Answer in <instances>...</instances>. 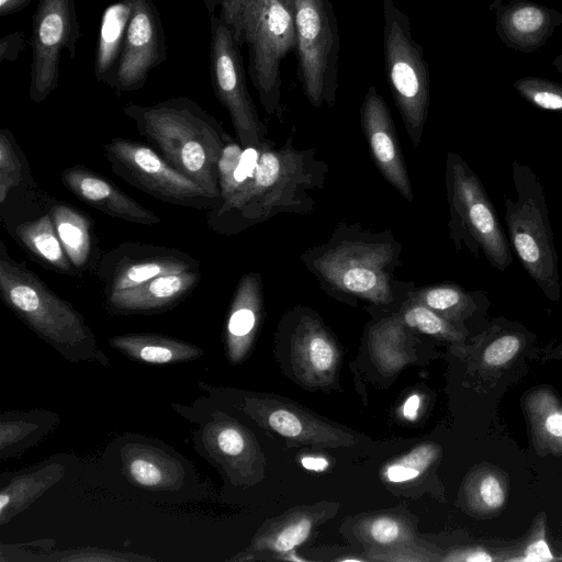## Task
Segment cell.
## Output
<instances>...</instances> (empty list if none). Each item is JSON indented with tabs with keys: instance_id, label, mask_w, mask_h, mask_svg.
<instances>
[{
	"instance_id": "obj_1",
	"label": "cell",
	"mask_w": 562,
	"mask_h": 562,
	"mask_svg": "<svg viewBox=\"0 0 562 562\" xmlns=\"http://www.w3.org/2000/svg\"><path fill=\"white\" fill-rule=\"evenodd\" d=\"M123 113L172 167L222 200L220 161L232 138L214 116L187 97L127 103Z\"/></svg>"
},
{
	"instance_id": "obj_2",
	"label": "cell",
	"mask_w": 562,
	"mask_h": 562,
	"mask_svg": "<svg viewBox=\"0 0 562 562\" xmlns=\"http://www.w3.org/2000/svg\"><path fill=\"white\" fill-rule=\"evenodd\" d=\"M257 150L252 171L206 214L220 234H236L280 211H304L306 190L316 180L312 154L293 148L291 139L278 148L265 142Z\"/></svg>"
},
{
	"instance_id": "obj_3",
	"label": "cell",
	"mask_w": 562,
	"mask_h": 562,
	"mask_svg": "<svg viewBox=\"0 0 562 562\" xmlns=\"http://www.w3.org/2000/svg\"><path fill=\"white\" fill-rule=\"evenodd\" d=\"M516 200L505 195V223L510 244L525 271L551 301H559L561 282L553 231L542 183L525 164L510 165Z\"/></svg>"
},
{
	"instance_id": "obj_4",
	"label": "cell",
	"mask_w": 562,
	"mask_h": 562,
	"mask_svg": "<svg viewBox=\"0 0 562 562\" xmlns=\"http://www.w3.org/2000/svg\"><path fill=\"white\" fill-rule=\"evenodd\" d=\"M226 23L238 45L247 44L252 85L265 111L273 114L281 95V60L296 46L294 9L282 0H240Z\"/></svg>"
},
{
	"instance_id": "obj_5",
	"label": "cell",
	"mask_w": 562,
	"mask_h": 562,
	"mask_svg": "<svg viewBox=\"0 0 562 562\" xmlns=\"http://www.w3.org/2000/svg\"><path fill=\"white\" fill-rule=\"evenodd\" d=\"M398 252L392 237L336 234L328 244L314 250L308 260L311 270L335 290L385 304L393 297L391 272Z\"/></svg>"
},
{
	"instance_id": "obj_6",
	"label": "cell",
	"mask_w": 562,
	"mask_h": 562,
	"mask_svg": "<svg viewBox=\"0 0 562 562\" xmlns=\"http://www.w3.org/2000/svg\"><path fill=\"white\" fill-rule=\"evenodd\" d=\"M446 187L456 247L463 245L492 268L505 271L513 263L509 241L482 181L457 153L447 156Z\"/></svg>"
},
{
	"instance_id": "obj_7",
	"label": "cell",
	"mask_w": 562,
	"mask_h": 562,
	"mask_svg": "<svg viewBox=\"0 0 562 562\" xmlns=\"http://www.w3.org/2000/svg\"><path fill=\"white\" fill-rule=\"evenodd\" d=\"M383 54L390 88L415 147L420 143L429 108V68L413 38L408 15L393 0H382Z\"/></svg>"
},
{
	"instance_id": "obj_8",
	"label": "cell",
	"mask_w": 562,
	"mask_h": 562,
	"mask_svg": "<svg viewBox=\"0 0 562 562\" xmlns=\"http://www.w3.org/2000/svg\"><path fill=\"white\" fill-rule=\"evenodd\" d=\"M0 294L16 315L54 341L69 344L89 336L81 315L58 296L24 262L15 261L0 243Z\"/></svg>"
},
{
	"instance_id": "obj_9",
	"label": "cell",
	"mask_w": 562,
	"mask_h": 562,
	"mask_svg": "<svg viewBox=\"0 0 562 562\" xmlns=\"http://www.w3.org/2000/svg\"><path fill=\"white\" fill-rule=\"evenodd\" d=\"M299 71L303 90L316 108L335 103L339 34L330 0H294Z\"/></svg>"
},
{
	"instance_id": "obj_10",
	"label": "cell",
	"mask_w": 562,
	"mask_h": 562,
	"mask_svg": "<svg viewBox=\"0 0 562 562\" xmlns=\"http://www.w3.org/2000/svg\"><path fill=\"white\" fill-rule=\"evenodd\" d=\"M102 147L116 176L157 200L196 210H213L222 202L145 143L115 137Z\"/></svg>"
},
{
	"instance_id": "obj_11",
	"label": "cell",
	"mask_w": 562,
	"mask_h": 562,
	"mask_svg": "<svg viewBox=\"0 0 562 562\" xmlns=\"http://www.w3.org/2000/svg\"><path fill=\"white\" fill-rule=\"evenodd\" d=\"M210 74L213 90L229 114L243 148H259L266 127L248 92L243 59L233 31L223 18H211Z\"/></svg>"
},
{
	"instance_id": "obj_12",
	"label": "cell",
	"mask_w": 562,
	"mask_h": 562,
	"mask_svg": "<svg viewBox=\"0 0 562 562\" xmlns=\"http://www.w3.org/2000/svg\"><path fill=\"white\" fill-rule=\"evenodd\" d=\"M80 37L75 0H38L32 20V64L29 95L44 101L58 86L64 50L75 57Z\"/></svg>"
},
{
	"instance_id": "obj_13",
	"label": "cell",
	"mask_w": 562,
	"mask_h": 562,
	"mask_svg": "<svg viewBox=\"0 0 562 562\" xmlns=\"http://www.w3.org/2000/svg\"><path fill=\"white\" fill-rule=\"evenodd\" d=\"M192 270H200V261L188 252L136 241H124L103 252L95 268L104 294Z\"/></svg>"
},
{
	"instance_id": "obj_14",
	"label": "cell",
	"mask_w": 562,
	"mask_h": 562,
	"mask_svg": "<svg viewBox=\"0 0 562 562\" xmlns=\"http://www.w3.org/2000/svg\"><path fill=\"white\" fill-rule=\"evenodd\" d=\"M167 57L160 15L151 0H135L122 52L108 86L121 92L144 87Z\"/></svg>"
},
{
	"instance_id": "obj_15",
	"label": "cell",
	"mask_w": 562,
	"mask_h": 562,
	"mask_svg": "<svg viewBox=\"0 0 562 562\" xmlns=\"http://www.w3.org/2000/svg\"><path fill=\"white\" fill-rule=\"evenodd\" d=\"M54 198L34 180L25 154L9 128L0 131V217L9 229L46 213Z\"/></svg>"
},
{
	"instance_id": "obj_16",
	"label": "cell",
	"mask_w": 562,
	"mask_h": 562,
	"mask_svg": "<svg viewBox=\"0 0 562 562\" xmlns=\"http://www.w3.org/2000/svg\"><path fill=\"white\" fill-rule=\"evenodd\" d=\"M490 9L498 38L507 48L520 53L538 50L562 25V12L531 0H494Z\"/></svg>"
},
{
	"instance_id": "obj_17",
	"label": "cell",
	"mask_w": 562,
	"mask_h": 562,
	"mask_svg": "<svg viewBox=\"0 0 562 562\" xmlns=\"http://www.w3.org/2000/svg\"><path fill=\"white\" fill-rule=\"evenodd\" d=\"M361 125L372 158L384 178L408 201L413 191L392 116L374 86L369 87L360 110Z\"/></svg>"
},
{
	"instance_id": "obj_18",
	"label": "cell",
	"mask_w": 562,
	"mask_h": 562,
	"mask_svg": "<svg viewBox=\"0 0 562 562\" xmlns=\"http://www.w3.org/2000/svg\"><path fill=\"white\" fill-rule=\"evenodd\" d=\"M63 186L78 200L102 213L140 225L160 224V217L144 207L102 175L75 165L61 172Z\"/></svg>"
},
{
	"instance_id": "obj_19",
	"label": "cell",
	"mask_w": 562,
	"mask_h": 562,
	"mask_svg": "<svg viewBox=\"0 0 562 562\" xmlns=\"http://www.w3.org/2000/svg\"><path fill=\"white\" fill-rule=\"evenodd\" d=\"M200 270L165 274L139 285L105 295V305L115 313L159 311L183 300L201 280Z\"/></svg>"
},
{
	"instance_id": "obj_20",
	"label": "cell",
	"mask_w": 562,
	"mask_h": 562,
	"mask_svg": "<svg viewBox=\"0 0 562 562\" xmlns=\"http://www.w3.org/2000/svg\"><path fill=\"white\" fill-rule=\"evenodd\" d=\"M49 212L61 245L74 267L81 274L97 268L101 255L92 220L83 211L56 199Z\"/></svg>"
},
{
	"instance_id": "obj_21",
	"label": "cell",
	"mask_w": 562,
	"mask_h": 562,
	"mask_svg": "<svg viewBox=\"0 0 562 562\" xmlns=\"http://www.w3.org/2000/svg\"><path fill=\"white\" fill-rule=\"evenodd\" d=\"M8 231L16 243L42 266L60 274L81 276L61 245L49 210L35 218L15 224Z\"/></svg>"
},
{
	"instance_id": "obj_22",
	"label": "cell",
	"mask_w": 562,
	"mask_h": 562,
	"mask_svg": "<svg viewBox=\"0 0 562 562\" xmlns=\"http://www.w3.org/2000/svg\"><path fill=\"white\" fill-rule=\"evenodd\" d=\"M522 407L535 449L540 456L562 457V402L549 389L525 395Z\"/></svg>"
},
{
	"instance_id": "obj_23",
	"label": "cell",
	"mask_w": 562,
	"mask_h": 562,
	"mask_svg": "<svg viewBox=\"0 0 562 562\" xmlns=\"http://www.w3.org/2000/svg\"><path fill=\"white\" fill-rule=\"evenodd\" d=\"M135 0H120L109 5L101 19L95 49L94 74L97 80L109 85L122 52L127 25Z\"/></svg>"
},
{
	"instance_id": "obj_24",
	"label": "cell",
	"mask_w": 562,
	"mask_h": 562,
	"mask_svg": "<svg viewBox=\"0 0 562 562\" xmlns=\"http://www.w3.org/2000/svg\"><path fill=\"white\" fill-rule=\"evenodd\" d=\"M416 300L454 325L461 324L490 305L484 292H469L456 283L423 288L417 293Z\"/></svg>"
},
{
	"instance_id": "obj_25",
	"label": "cell",
	"mask_w": 562,
	"mask_h": 562,
	"mask_svg": "<svg viewBox=\"0 0 562 562\" xmlns=\"http://www.w3.org/2000/svg\"><path fill=\"white\" fill-rule=\"evenodd\" d=\"M467 496L475 514L487 518L496 516L507 502V479L496 468H480L468 482Z\"/></svg>"
},
{
	"instance_id": "obj_26",
	"label": "cell",
	"mask_w": 562,
	"mask_h": 562,
	"mask_svg": "<svg viewBox=\"0 0 562 562\" xmlns=\"http://www.w3.org/2000/svg\"><path fill=\"white\" fill-rule=\"evenodd\" d=\"M527 344V333L522 329L504 328L501 323L487 333V344L482 351V362L487 369H503L520 355Z\"/></svg>"
},
{
	"instance_id": "obj_27",
	"label": "cell",
	"mask_w": 562,
	"mask_h": 562,
	"mask_svg": "<svg viewBox=\"0 0 562 562\" xmlns=\"http://www.w3.org/2000/svg\"><path fill=\"white\" fill-rule=\"evenodd\" d=\"M403 319L407 326L431 336L461 340L465 335L463 328H459L417 300L407 306Z\"/></svg>"
},
{
	"instance_id": "obj_28",
	"label": "cell",
	"mask_w": 562,
	"mask_h": 562,
	"mask_svg": "<svg viewBox=\"0 0 562 562\" xmlns=\"http://www.w3.org/2000/svg\"><path fill=\"white\" fill-rule=\"evenodd\" d=\"M514 89L533 106L562 114V85L547 78L527 76L515 80Z\"/></svg>"
},
{
	"instance_id": "obj_29",
	"label": "cell",
	"mask_w": 562,
	"mask_h": 562,
	"mask_svg": "<svg viewBox=\"0 0 562 562\" xmlns=\"http://www.w3.org/2000/svg\"><path fill=\"white\" fill-rule=\"evenodd\" d=\"M436 458V448L423 446L400 461L391 464L385 470V476L390 482L402 483L417 477Z\"/></svg>"
},
{
	"instance_id": "obj_30",
	"label": "cell",
	"mask_w": 562,
	"mask_h": 562,
	"mask_svg": "<svg viewBox=\"0 0 562 562\" xmlns=\"http://www.w3.org/2000/svg\"><path fill=\"white\" fill-rule=\"evenodd\" d=\"M311 325L312 323H308L305 330L308 360L315 370L327 371L335 361V350L323 333Z\"/></svg>"
},
{
	"instance_id": "obj_31",
	"label": "cell",
	"mask_w": 562,
	"mask_h": 562,
	"mask_svg": "<svg viewBox=\"0 0 562 562\" xmlns=\"http://www.w3.org/2000/svg\"><path fill=\"white\" fill-rule=\"evenodd\" d=\"M536 526L532 527L531 532L522 549V557L520 561H550L553 555L549 549L546 540V516L543 514L535 520Z\"/></svg>"
},
{
	"instance_id": "obj_32",
	"label": "cell",
	"mask_w": 562,
	"mask_h": 562,
	"mask_svg": "<svg viewBox=\"0 0 562 562\" xmlns=\"http://www.w3.org/2000/svg\"><path fill=\"white\" fill-rule=\"evenodd\" d=\"M310 519H301L284 528L274 540V549L279 552H289L306 540L311 532Z\"/></svg>"
},
{
	"instance_id": "obj_33",
	"label": "cell",
	"mask_w": 562,
	"mask_h": 562,
	"mask_svg": "<svg viewBox=\"0 0 562 562\" xmlns=\"http://www.w3.org/2000/svg\"><path fill=\"white\" fill-rule=\"evenodd\" d=\"M270 427L286 438H295L301 435L303 426L296 415L285 409H277L268 418Z\"/></svg>"
},
{
	"instance_id": "obj_34",
	"label": "cell",
	"mask_w": 562,
	"mask_h": 562,
	"mask_svg": "<svg viewBox=\"0 0 562 562\" xmlns=\"http://www.w3.org/2000/svg\"><path fill=\"white\" fill-rule=\"evenodd\" d=\"M133 479L145 486L157 485L161 481V471L153 462L136 459L130 464Z\"/></svg>"
},
{
	"instance_id": "obj_35",
	"label": "cell",
	"mask_w": 562,
	"mask_h": 562,
	"mask_svg": "<svg viewBox=\"0 0 562 562\" xmlns=\"http://www.w3.org/2000/svg\"><path fill=\"white\" fill-rule=\"evenodd\" d=\"M401 533L400 525L390 518H379L372 522L370 535L374 541L387 544L395 541Z\"/></svg>"
},
{
	"instance_id": "obj_36",
	"label": "cell",
	"mask_w": 562,
	"mask_h": 562,
	"mask_svg": "<svg viewBox=\"0 0 562 562\" xmlns=\"http://www.w3.org/2000/svg\"><path fill=\"white\" fill-rule=\"evenodd\" d=\"M25 46V37L22 32H14L0 41V60L13 61Z\"/></svg>"
},
{
	"instance_id": "obj_37",
	"label": "cell",
	"mask_w": 562,
	"mask_h": 562,
	"mask_svg": "<svg viewBox=\"0 0 562 562\" xmlns=\"http://www.w3.org/2000/svg\"><path fill=\"white\" fill-rule=\"evenodd\" d=\"M220 449L229 456H237L244 449V438L239 431L233 428L222 430L217 437Z\"/></svg>"
},
{
	"instance_id": "obj_38",
	"label": "cell",
	"mask_w": 562,
	"mask_h": 562,
	"mask_svg": "<svg viewBox=\"0 0 562 562\" xmlns=\"http://www.w3.org/2000/svg\"><path fill=\"white\" fill-rule=\"evenodd\" d=\"M449 560L465 562H490L497 559L483 548H471L458 552L453 558H449Z\"/></svg>"
},
{
	"instance_id": "obj_39",
	"label": "cell",
	"mask_w": 562,
	"mask_h": 562,
	"mask_svg": "<svg viewBox=\"0 0 562 562\" xmlns=\"http://www.w3.org/2000/svg\"><path fill=\"white\" fill-rule=\"evenodd\" d=\"M31 0H0V16L21 11L30 4Z\"/></svg>"
},
{
	"instance_id": "obj_40",
	"label": "cell",
	"mask_w": 562,
	"mask_h": 562,
	"mask_svg": "<svg viewBox=\"0 0 562 562\" xmlns=\"http://www.w3.org/2000/svg\"><path fill=\"white\" fill-rule=\"evenodd\" d=\"M420 406V397L417 394L409 396L403 405V415L409 420H415Z\"/></svg>"
},
{
	"instance_id": "obj_41",
	"label": "cell",
	"mask_w": 562,
	"mask_h": 562,
	"mask_svg": "<svg viewBox=\"0 0 562 562\" xmlns=\"http://www.w3.org/2000/svg\"><path fill=\"white\" fill-rule=\"evenodd\" d=\"M301 463L303 468L316 472L324 471L325 469L328 468V461L323 457L307 456L302 458Z\"/></svg>"
},
{
	"instance_id": "obj_42",
	"label": "cell",
	"mask_w": 562,
	"mask_h": 562,
	"mask_svg": "<svg viewBox=\"0 0 562 562\" xmlns=\"http://www.w3.org/2000/svg\"><path fill=\"white\" fill-rule=\"evenodd\" d=\"M239 0H222L223 4V19L227 20L233 13Z\"/></svg>"
},
{
	"instance_id": "obj_43",
	"label": "cell",
	"mask_w": 562,
	"mask_h": 562,
	"mask_svg": "<svg viewBox=\"0 0 562 562\" xmlns=\"http://www.w3.org/2000/svg\"><path fill=\"white\" fill-rule=\"evenodd\" d=\"M553 67L559 74H562V53L559 54L552 61Z\"/></svg>"
},
{
	"instance_id": "obj_44",
	"label": "cell",
	"mask_w": 562,
	"mask_h": 562,
	"mask_svg": "<svg viewBox=\"0 0 562 562\" xmlns=\"http://www.w3.org/2000/svg\"><path fill=\"white\" fill-rule=\"evenodd\" d=\"M549 358L562 359V344L554 348L550 353Z\"/></svg>"
},
{
	"instance_id": "obj_45",
	"label": "cell",
	"mask_w": 562,
	"mask_h": 562,
	"mask_svg": "<svg viewBox=\"0 0 562 562\" xmlns=\"http://www.w3.org/2000/svg\"><path fill=\"white\" fill-rule=\"evenodd\" d=\"M7 504H9V496L5 493L0 495V512L3 513Z\"/></svg>"
},
{
	"instance_id": "obj_46",
	"label": "cell",
	"mask_w": 562,
	"mask_h": 562,
	"mask_svg": "<svg viewBox=\"0 0 562 562\" xmlns=\"http://www.w3.org/2000/svg\"><path fill=\"white\" fill-rule=\"evenodd\" d=\"M239 1H240V0H239ZM239 1H238V3H239ZM282 1H283V2H285L290 8L294 9V0H282ZM238 3H237V4H238ZM236 7H237V5H236ZM235 9H236V8H235ZM235 9H234V10H235ZM233 12H234V11H233ZM232 14H233V13H232ZM232 14H231V15H232ZM229 18H231V16H229ZM229 18H228V19H229ZM228 19H227V20H228ZM227 20H225V21H227Z\"/></svg>"
}]
</instances>
